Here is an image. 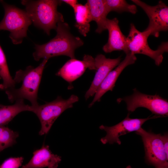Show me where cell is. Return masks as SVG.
<instances>
[{"label":"cell","instance_id":"obj_20","mask_svg":"<svg viewBox=\"0 0 168 168\" xmlns=\"http://www.w3.org/2000/svg\"><path fill=\"white\" fill-rule=\"evenodd\" d=\"M107 12L109 13L112 11L119 13L127 12L135 14L137 12L136 6L128 3L124 0H104Z\"/></svg>","mask_w":168,"mask_h":168},{"label":"cell","instance_id":"obj_10","mask_svg":"<svg viewBox=\"0 0 168 168\" xmlns=\"http://www.w3.org/2000/svg\"><path fill=\"white\" fill-rule=\"evenodd\" d=\"M129 116V114H128L123 120L114 126L109 127L103 125H100L99 128L106 133V136L100 140L101 143L104 144L116 143L120 145L121 141L119 138L120 136L137 131L142 127L145 122L150 119L162 117L155 115L144 119H133L130 118Z\"/></svg>","mask_w":168,"mask_h":168},{"label":"cell","instance_id":"obj_15","mask_svg":"<svg viewBox=\"0 0 168 168\" xmlns=\"http://www.w3.org/2000/svg\"><path fill=\"white\" fill-rule=\"evenodd\" d=\"M61 161V157L52 153L48 145L43 144L33 152L31 159L21 168H57Z\"/></svg>","mask_w":168,"mask_h":168},{"label":"cell","instance_id":"obj_12","mask_svg":"<svg viewBox=\"0 0 168 168\" xmlns=\"http://www.w3.org/2000/svg\"><path fill=\"white\" fill-rule=\"evenodd\" d=\"M96 72L91 84L86 91L85 97L88 99L94 95L99 86L108 74L121 62L120 57L111 59L102 54L97 55L94 58Z\"/></svg>","mask_w":168,"mask_h":168},{"label":"cell","instance_id":"obj_13","mask_svg":"<svg viewBox=\"0 0 168 168\" xmlns=\"http://www.w3.org/2000/svg\"><path fill=\"white\" fill-rule=\"evenodd\" d=\"M137 58L135 54L130 52L126 54L124 59L114 70L109 72L101 83L89 107H91L96 102L100 101L101 97L107 92L112 91L118 77L128 65L134 64Z\"/></svg>","mask_w":168,"mask_h":168},{"label":"cell","instance_id":"obj_7","mask_svg":"<svg viewBox=\"0 0 168 168\" xmlns=\"http://www.w3.org/2000/svg\"><path fill=\"white\" fill-rule=\"evenodd\" d=\"M131 95L117 99L120 103L122 101L125 102L127 110L130 112L134 111L139 107L146 108L156 115L162 117L168 115V102L159 95H147L139 91L136 88L133 90Z\"/></svg>","mask_w":168,"mask_h":168},{"label":"cell","instance_id":"obj_1","mask_svg":"<svg viewBox=\"0 0 168 168\" xmlns=\"http://www.w3.org/2000/svg\"><path fill=\"white\" fill-rule=\"evenodd\" d=\"M56 30L55 36L48 42L41 45L35 44V51L33 56L36 61L60 55L75 58V50L83 45V40L71 34L69 26L64 21L58 23Z\"/></svg>","mask_w":168,"mask_h":168},{"label":"cell","instance_id":"obj_9","mask_svg":"<svg viewBox=\"0 0 168 168\" xmlns=\"http://www.w3.org/2000/svg\"><path fill=\"white\" fill-rule=\"evenodd\" d=\"M131 1L140 7L148 17L149 25L145 30L150 35L158 37L161 31L168 30V7L163 2L160 1L156 5L151 6L140 0Z\"/></svg>","mask_w":168,"mask_h":168},{"label":"cell","instance_id":"obj_22","mask_svg":"<svg viewBox=\"0 0 168 168\" xmlns=\"http://www.w3.org/2000/svg\"><path fill=\"white\" fill-rule=\"evenodd\" d=\"M23 159L22 157L9 158L0 165V168H19L21 166Z\"/></svg>","mask_w":168,"mask_h":168},{"label":"cell","instance_id":"obj_25","mask_svg":"<svg viewBox=\"0 0 168 168\" xmlns=\"http://www.w3.org/2000/svg\"><path fill=\"white\" fill-rule=\"evenodd\" d=\"M126 168H132L130 166H128L126 167Z\"/></svg>","mask_w":168,"mask_h":168},{"label":"cell","instance_id":"obj_6","mask_svg":"<svg viewBox=\"0 0 168 168\" xmlns=\"http://www.w3.org/2000/svg\"><path fill=\"white\" fill-rule=\"evenodd\" d=\"M150 33L144 30L141 32L137 30L135 26L131 23L128 35L126 37L127 48L129 52L133 54H141L152 59L156 65L159 66L162 62L163 54L168 52L167 42H162L156 50L151 49L147 42Z\"/></svg>","mask_w":168,"mask_h":168},{"label":"cell","instance_id":"obj_26","mask_svg":"<svg viewBox=\"0 0 168 168\" xmlns=\"http://www.w3.org/2000/svg\"><path fill=\"white\" fill-rule=\"evenodd\" d=\"M1 79H1V77H0V80H1Z\"/></svg>","mask_w":168,"mask_h":168},{"label":"cell","instance_id":"obj_21","mask_svg":"<svg viewBox=\"0 0 168 168\" xmlns=\"http://www.w3.org/2000/svg\"><path fill=\"white\" fill-rule=\"evenodd\" d=\"M18 136V132L5 126H0V153L16 143Z\"/></svg>","mask_w":168,"mask_h":168},{"label":"cell","instance_id":"obj_17","mask_svg":"<svg viewBox=\"0 0 168 168\" xmlns=\"http://www.w3.org/2000/svg\"><path fill=\"white\" fill-rule=\"evenodd\" d=\"M34 110V106L25 104L23 100H16L14 104L11 105L0 104V126H5L22 112L30 111L33 112Z\"/></svg>","mask_w":168,"mask_h":168},{"label":"cell","instance_id":"obj_18","mask_svg":"<svg viewBox=\"0 0 168 168\" xmlns=\"http://www.w3.org/2000/svg\"><path fill=\"white\" fill-rule=\"evenodd\" d=\"M75 14V26L80 34L84 37L90 30V23L92 21L87 4L84 5L78 3L73 9Z\"/></svg>","mask_w":168,"mask_h":168},{"label":"cell","instance_id":"obj_24","mask_svg":"<svg viewBox=\"0 0 168 168\" xmlns=\"http://www.w3.org/2000/svg\"><path fill=\"white\" fill-rule=\"evenodd\" d=\"M61 1L68 4L73 9L78 4L77 1L76 0H63Z\"/></svg>","mask_w":168,"mask_h":168},{"label":"cell","instance_id":"obj_14","mask_svg":"<svg viewBox=\"0 0 168 168\" xmlns=\"http://www.w3.org/2000/svg\"><path fill=\"white\" fill-rule=\"evenodd\" d=\"M119 22L116 18L106 20V27L108 31L109 38L107 42L102 48L105 53L121 50L126 54L130 52L127 47L126 37L121 32Z\"/></svg>","mask_w":168,"mask_h":168},{"label":"cell","instance_id":"obj_4","mask_svg":"<svg viewBox=\"0 0 168 168\" xmlns=\"http://www.w3.org/2000/svg\"><path fill=\"white\" fill-rule=\"evenodd\" d=\"M4 10V15L0 22V30L10 32L9 37L15 44H21L27 36L32 21L26 11L0 0Z\"/></svg>","mask_w":168,"mask_h":168},{"label":"cell","instance_id":"obj_2","mask_svg":"<svg viewBox=\"0 0 168 168\" xmlns=\"http://www.w3.org/2000/svg\"><path fill=\"white\" fill-rule=\"evenodd\" d=\"M48 60L44 58L36 68L29 66L25 70L20 69L16 72L13 79L16 84L21 82V87L5 91L11 102L20 99H26L32 106H36L39 105L37 102L38 91L43 73Z\"/></svg>","mask_w":168,"mask_h":168},{"label":"cell","instance_id":"obj_3","mask_svg":"<svg viewBox=\"0 0 168 168\" xmlns=\"http://www.w3.org/2000/svg\"><path fill=\"white\" fill-rule=\"evenodd\" d=\"M62 2L56 0L21 1L34 25L48 35L51 30H56L58 22L64 21L63 15L57 11L58 6Z\"/></svg>","mask_w":168,"mask_h":168},{"label":"cell","instance_id":"obj_11","mask_svg":"<svg viewBox=\"0 0 168 168\" xmlns=\"http://www.w3.org/2000/svg\"><path fill=\"white\" fill-rule=\"evenodd\" d=\"M87 68L96 70L94 58L90 55H85L82 61L75 58L68 60L56 75L71 83L81 76Z\"/></svg>","mask_w":168,"mask_h":168},{"label":"cell","instance_id":"obj_19","mask_svg":"<svg viewBox=\"0 0 168 168\" xmlns=\"http://www.w3.org/2000/svg\"><path fill=\"white\" fill-rule=\"evenodd\" d=\"M0 77L2 83L0 89L5 91L15 87L16 83L10 75L4 52L0 45Z\"/></svg>","mask_w":168,"mask_h":168},{"label":"cell","instance_id":"obj_8","mask_svg":"<svg viewBox=\"0 0 168 168\" xmlns=\"http://www.w3.org/2000/svg\"><path fill=\"white\" fill-rule=\"evenodd\" d=\"M135 133L141 137L147 163L155 168H168V157L165 152L161 134L147 131L142 127Z\"/></svg>","mask_w":168,"mask_h":168},{"label":"cell","instance_id":"obj_16","mask_svg":"<svg viewBox=\"0 0 168 168\" xmlns=\"http://www.w3.org/2000/svg\"><path fill=\"white\" fill-rule=\"evenodd\" d=\"M88 4L92 21H95L97 27L96 32L100 34L106 30V24L108 14L104 0H88Z\"/></svg>","mask_w":168,"mask_h":168},{"label":"cell","instance_id":"obj_23","mask_svg":"<svg viewBox=\"0 0 168 168\" xmlns=\"http://www.w3.org/2000/svg\"><path fill=\"white\" fill-rule=\"evenodd\" d=\"M161 139L162 141L165 152L167 157H168V134L166 133L161 136Z\"/></svg>","mask_w":168,"mask_h":168},{"label":"cell","instance_id":"obj_5","mask_svg":"<svg viewBox=\"0 0 168 168\" xmlns=\"http://www.w3.org/2000/svg\"><path fill=\"white\" fill-rule=\"evenodd\" d=\"M79 98L72 95L67 100L58 96L54 100L36 106H34L33 113L39 119L41 128L39 134L42 135L47 134L57 118L66 110L73 107L78 101Z\"/></svg>","mask_w":168,"mask_h":168}]
</instances>
